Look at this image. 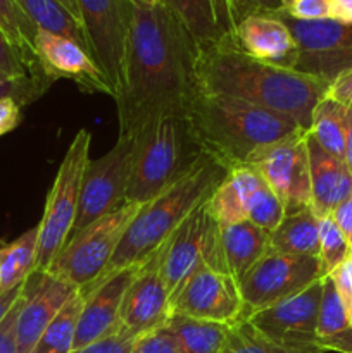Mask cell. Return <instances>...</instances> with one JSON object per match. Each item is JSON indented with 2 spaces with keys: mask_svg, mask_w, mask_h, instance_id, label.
Instances as JSON below:
<instances>
[{
  "mask_svg": "<svg viewBox=\"0 0 352 353\" xmlns=\"http://www.w3.org/2000/svg\"><path fill=\"white\" fill-rule=\"evenodd\" d=\"M190 130L204 154L230 171L247 164L252 154L304 131L283 114L245 100L197 93L190 105Z\"/></svg>",
  "mask_w": 352,
  "mask_h": 353,
  "instance_id": "3957f363",
  "label": "cell"
},
{
  "mask_svg": "<svg viewBox=\"0 0 352 353\" xmlns=\"http://www.w3.org/2000/svg\"><path fill=\"white\" fill-rule=\"evenodd\" d=\"M323 278L304 292L245 317L255 331L275 343L290 348H320L316 345Z\"/></svg>",
  "mask_w": 352,
  "mask_h": 353,
  "instance_id": "5bb4252c",
  "label": "cell"
},
{
  "mask_svg": "<svg viewBox=\"0 0 352 353\" xmlns=\"http://www.w3.org/2000/svg\"><path fill=\"white\" fill-rule=\"evenodd\" d=\"M61 2L64 3V6L68 7V9L71 10V12L75 14V16L79 19V16H78V7H76V0H61Z\"/></svg>",
  "mask_w": 352,
  "mask_h": 353,
  "instance_id": "816d5d0a",
  "label": "cell"
},
{
  "mask_svg": "<svg viewBox=\"0 0 352 353\" xmlns=\"http://www.w3.org/2000/svg\"><path fill=\"white\" fill-rule=\"evenodd\" d=\"M92 134L79 130L66 150L54 183L50 186L41 221L38 226L37 271L45 272L55 261L75 228L79 192L85 169L90 162Z\"/></svg>",
  "mask_w": 352,
  "mask_h": 353,
  "instance_id": "8992f818",
  "label": "cell"
},
{
  "mask_svg": "<svg viewBox=\"0 0 352 353\" xmlns=\"http://www.w3.org/2000/svg\"><path fill=\"white\" fill-rule=\"evenodd\" d=\"M280 19L286 24L299 48L293 71L331 83L352 69V24L335 19L300 21L280 10Z\"/></svg>",
  "mask_w": 352,
  "mask_h": 353,
  "instance_id": "9c48e42d",
  "label": "cell"
},
{
  "mask_svg": "<svg viewBox=\"0 0 352 353\" xmlns=\"http://www.w3.org/2000/svg\"><path fill=\"white\" fill-rule=\"evenodd\" d=\"M0 72H3L9 78H17V76H30L28 74L26 68H24L23 61H21L19 54L6 33L0 28Z\"/></svg>",
  "mask_w": 352,
  "mask_h": 353,
  "instance_id": "b9f144b4",
  "label": "cell"
},
{
  "mask_svg": "<svg viewBox=\"0 0 352 353\" xmlns=\"http://www.w3.org/2000/svg\"><path fill=\"white\" fill-rule=\"evenodd\" d=\"M171 316V295L161 274V248L138 264L124 293L117 326L133 338L166 326Z\"/></svg>",
  "mask_w": 352,
  "mask_h": 353,
  "instance_id": "9a60e30c",
  "label": "cell"
},
{
  "mask_svg": "<svg viewBox=\"0 0 352 353\" xmlns=\"http://www.w3.org/2000/svg\"><path fill=\"white\" fill-rule=\"evenodd\" d=\"M207 199L185 217L161 247V274L171 296L178 292L202 259L204 240L211 221Z\"/></svg>",
  "mask_w": 352,
  "mask_h": 353,
  "instance_id": "d6986e66",
  "label": "cell"
},
{
  "mask_svg": "<svg viewBox=\"0 0 352 353\" xmlns=\"http://www.w3.org/2000/svg\"><path fill=\"white\" fill-rule=\"evenodd\" d=\"M316 345L323 352L352 353V319L328 276L323 278Z\"/></svg>",
  "mask_w": 352,
  "mask_h": 353,
  "instance_id": "d4e9b609",
  "label": "cell"
},
{
  "mask_svg": "<svg viewBox=\"0 0 352 353\" xmlns=\"http://www.w3.org/2000/svg\"><path fill=\"white\" fill-rule=\"evenodd\" d=\"M226 174L228 169L223 168L219 162L207 154L200 155L199 161L183 178H179L166 192L159 193L157 196L140 205L137 216L124 230L116 254L107 265L106 272L90 288L79 293L90 292L100 281L116 274L121 269L147 261L175 233L185 217L219 186Z\"/></svg>",
  "mask_w": 352,
  "mask_h": 353,
  "instance_id": "277c9868",
  "label": "cell"
},
{
  "mask_svg": "<svg viewBox=\"0 0 352 353\" xmlns=\"http://www.w3.org/2000/svg\"><path fill=\"white\" fill-rule=\"evenodd\" d=\"M24 288H26V281H24L23 285L17 286V288L10 290V292L0 293V323L6 319V316L10 312V309L16 305V302L24 293Z\"/></svg>",
  "mask_w": 352,
  "mask_h": 353,
  "instance_id": "7dc6e473",
  "label": "cell"
},
{
  "mask_svg": "<svg viewBox=\"0 0 352 353\" xmlns=\"http://www.w3.org/2000/svg\"><path fill=\"white\" fill-rule=\"evenodd\" d=\"M135 341H137V338L130 336L117 326L107 336L86 345V347L76 348L71 353H131Z\"/></svg>",
  "mask_w": 352,
  "mask_h": 353,
  "instance_id": "74e56055",
  "label": "cell"
},
{
  "mask_svg": "<svg viewBox=\"0 0 352 353\" xmlns=\"http://www.w3.org/2000/svg\"><path fill=\"white\" fill-rule=\"evenodd\" d=\"M344 24H352V0H331V17Z\"/></svg>",
  "mask_w": 352,
  "mask_h": 353,
  "instance_id": "c3c4849f",
  "label": "cell"
},
{
  "mask_svg": "<svg viewBox=\"0 0 352 353\" xmlns=\"http://www.w3.org/2000/svg\"><path fill=\"white\" fill-rule=\"evenodd\" d=\"M330 216L333 217L335 224H337L338 230L342 231V234L345 236V240H347L352 252V196L345 200V202H342Z\"/></svg>",
  "mask_w": 352,
  "mask_h": 353,
  "instance_id": "bcb514c9",
  "label": "cell"
},
{
  "mask_svg": "<svg viewBox=\"0 0 352 353\" xmlns=\"http://www.w3.org/2000/svg\"><path fill=\"white\" fill-rule=\"evenodd\" d=\"M38 226L0 247V293L23 285L37 271Z\"/></svg>",
  "mask_w": 352,
  "mask_h": 353,
  "instance_id": "f1b7e54d",
  "label": "cell"
},
{
  "mask_svg": "<svg viewBox=\"0 0 352 353\" xmlns=\"http://www.w3.org/2000/svg\"><path fill=\"white\" fill-rule=\"evenodd\" d=\"M307 131L292 134L251 155V165L276 193L285 207V214L311 207L309 155Z\"/></svg>",
  "mask_w": 352,
  "mask_h": 353,
  "instance_id": "7c38bea8",
  "label": "cell"
},
{
  "mask_svg": "<svg viewBox=\"0 0 352 353\" xmlns=\"http://www.w3.org/2000/svg\"><path fill=\"white\" fill-rule=\"evenodd\" d=\"M286 14L300 21H320L331 17V0H293Z\"/></svg>",
  "mask_w": 352,
  "mask_h": 353,
  "instance_id": "ab89813d",
  "label": "cell"
},
{
  "mask_svg": "<svg viewBox=\"0 0 352 353\" xmlns=\"http://www.w3.org/2000/svg\"><path fill=\"white\" fill-rule=\"evenodd\" d=\"M345 121L347 107L326 95L314 109L311 128L307 131L320 143V147L342 161L345 148Z\"/></svg>",
  "mask_w": 352,
  "mask_h": 353,
  "instance_id": "4dcf8cb0",
  "label": "cell"
},
{
  "mask_svg": "<svg viewBox=\"0 0 352 353\" xmlns=\"http://www.w3.org/2000/svg\"><path fill=\"white\" fill-rule=\"evenodd\" d=\"M351 255V247L333 217H320V262L323 276H330Z\"/></svg>",
  "mask_w": 352,
  "mask_h": 353,
  "instance_id": "e575fe53",
  "label": "cell"
},
{
  "mask_svg": "<svg viewBox=\"0 0 352 353\" xmlns=\"http://www.w3.org/2000/svg\"><path fill=\"white\" fill-rule=\"evenodd\" d=\"M0 28L19 54L30 76H47L40 68L35 52L37 28L24 16L16 0H0Z\"/></svg>",
  "mask_w": 352,
  "mask_h": 353,
  "instance_id": "f546056e",
  "label": "cell"
},
{
  "mask_svg": "<svg viewBox=\"0 0 352 353\" xmlns=\"http://www.w3.org/2000/svg\"><path fill=\"white\" fill-rule=\"evenodd\" d=\"M202 154L186 117L157 119L133 138V164L124 202L144 205L183 178Z\"/></svg>",
  "mask_w": 352,
  "mask_h": 353,
  "instance_id": "5b68a950",
  "label": "cell"
},
{
  "mask_svg": "<svg viewBox=\"0 0 352 353\" xmlns=\"http://www.w3.org/2000/svg\"><path fill=\"white\" fill-rule=\"evenodd\" d=\"M90 55L102 69L116 99L123 78L124 48L131 2L128 0H76Z\"/></svg>",
  "mask_w": 352,
  "mask_h": 353,
  "instance_id": "8fae6325",
  "label": "cell"
},
{
  "mask_svg": "<svg viewBox=\"0 0 352 353\" xmlns=\"http://www.w3.org/2000/svg\"><path fill=\"white\" fill-rule=\"evenodd\" d=\"M83 296L76 292L66 302L61 312L48 324L31 353H71L75 347L76 327L81 314Z\"/></svg>",
  "mask_w": 352,
  "mask_h": 353,
  "instance_id": "1f68e13d",
  "label": "cell"
},
{
  "mask_svg": "<svg viewBox=\"0 0 352 353\" xmlns=\"http://www.w3.org/2000/svg\"><path fill=\"white\" fill-rule=\"evenodd\" d=\"M231 38L242 52L257 61L278 68L295 69L299 48L278 14H259V16L245 17L237 24Z\"/></svg>",
  "mask_w": 352,
  "mask_h": 353,
  "instance_id": "ffe728a7",
  "label": "cell"
},
{
  "mask_svg": "<svg viewBox=\"0 0 352 353\" xmlns=\"http://www.w3.org/2000/svg\"><path fill=\"white\" fill-rule=\"evenodd\" d=\"M199 48L233 37L235 23L228 0H162Z\"/></svg>",
  "mask_w": 352,
  "mask_h": 353,
  "instance_id": "7402d4cb",
  "label": "cell"
},
{
  "mask_svg": "<svg viewBox=\"0 0 352 353\" xmlns=\"http://www.w3.org/2000/svg\"><path fill=\"white\" fill-rule=\"evenodd\" d=\"M3 78H9V76H6L3 72H0V79H3Z\"/></svg>",
  "mask_w": 352,
  "mask_h": 353,
  "instance_id": "db71d44e",
  "label": "cell"
},
{
  "mask_svg": "<svg viewBox=\"0 0 352 353\" xmlns=\"http://www.w3.org/2000/svg\"><path fill=\"white\" fill-rule=\"evenodd\" d=\"M344 162L352 171V110L347 109V121H345V148Z\"/></svg>",
  "mask_w": 352,
  "mask_h": 353,
  "instance_id": "681fc988",
  "label": "cell"
},
{
  "mask_svg": "<svg viewBox=\"0 0 352 353\" xmlns=\"http://www.w3.org/2000/svg\"><path fill=\"white\" fill-rule=\"evenodd\" d=\"M324 278L320 257L290 255L269 250L238 281L244 319L255 310L273 305L304 292L307 286Z\"/></svg>",
  "mask_w": 352,
  "mask_h": 353,
  "instance_id": "ba28073f",
  "label": "cell"
},
{
  "mask_svg": "<svg viewBox=\"0 0 352 353\" xmlns=\"http://www.w3.org/2000/svg\"><path fill=\"white\" fill-rule=\"evenodd\" d=\"M228 178L240 192L247 221L273 233L285 217V207L268 183L247 164L231 168L228 171Z\"/></svg>",
  "mask_w": 352,
  "mask_h": 353,
  "instance_id": "603a6c76",
  "label": "cell"
},
{
  "mask_svg": "<svg viewBox=\"0 0 352 353\" xmlns=\"http://www.w3.org/2000/svg\"><path fill=\"white\" fill-rule=\"evenodd\" d=\"M166 327L175 334L185 353H219L226 341L230 324L171 314Z\"/></svg>",
  "mask_w": 352,
  "mask_h": 353,
  "instance_id": "83f0119b",
  "label": "cell"
},
{
  "mask_svg": "<svg viewBox=\"0 0 352 353\" xmlns=\"http://www.w3.org/2000/svg\"><path fill=\"white\" fill-rule=\"evenodd\" d=\"M138 209V203L123 202L113 212L72 234L45 272L57 276L76 292H85L106 272L124 230L137 216Z\"/></svg>",
  "mask_w": 352,
  "mask_h": 353,
  "instance_id": "52a82bcc",
  "label": "cell"
},
{
  "mask_svg": "<svg viewBox=\"0 0 352 353\" xmlns=\"http://www.w3.org/2000/svg\"><path fill=\"white\" fill-rule=\"evenodd\" d=\"M207 210H209V216L221 228L247 221L240 192L235 186V183L228 178V174L207 199Z\"/></svg>",
  "mask_w": 352,
  "mask_h": 353,
  "instance_id": "836d02e7",
  "label": "cell"
},
{
  "mask_svg": "<svg viewBox=\"0 0 352 353\" xmlns=\"http://www.w3.org/2000/svg\"><path fill=\"white\" fill-rule=\"evenodd\" d=\"M24 292H26V288H24ZM23 300H24V293L21 295V299L17 300L16 305L10 309V312L7 314L6 319L0 323V353H17L16 327H17V316H19Z\"/></svg>",
  "mask_w": 352,
  "mask_h": 353,
  "instance_id": "7bdbcfd3",
  "label": "cell"
},
{
  "mask_svg": "<svg viewBox=\"0 0 352 353\" xmlns=\"http://www.w3.org/2000/svg\"><path fill=\"white\" fill-rule=\"evenodd\" d=\"M76 290L50 272H38L28 278L23 305L17 316V353H31L48 324Z\"/></svg>",
  "mask_w": 352,
  "mask_h": 353,
  "instance_id": "e0dca14e",
  "label": "cell"
},
{
  "mask_svg": "<svg viewBox=\"0 0 352 353\" xmlns=\"http://www.w3.org/2000/svg\"><path fill=\"white\" fill-rule=\"evenodd\" d=\"M131 353H185L175 334L166 326L137 338Z\"/></svg>",
  "mask_w": 352,
  "mask_h": 353,
  "instance_id": "8d00e7d4",
  "label": "cell"
},
{
  "mask_svg": "<svg viewBox=\"0 0 352 353\" xmlns=\"http://www.w3.org/2000/svg\"><path fill=\"white\" fill-rule=\"evenodd\" d=\"M171 314L235 324L244 319L238 283L230 274L214 271L202 261L171 296Z\"/></svg>",
  "mask_w": 352,
  "mask_h": 353,
  "instance_id": "4fadbf2b",
  "label": "cell"
},
{
  "mask_svg": "<svg viewBox=\"0 0 352 353\" xmlns=\"http://www.w3.org/2000/svg\"><path fill=\"white\" fill-rule=\"evenodd\" d=\"M137 269L138 265L121 269L116 274L100 281L90 292L79 293L83 296V307L72 350L86 347L116 330L124 293L133 281Z\"/></svg>",
  "mask_w": 352,
  "mask_h": 353,
  "instance_id": "ac0fdd59",
  "label": "cell"
},
{
  "mask_svg": "<svg viewBox=\"0 0 352 353\" xmlns=\"http://www.w3.org/2000/svg\"><path fill=\"white\" fill-rule=\"evenodd\" d=\"M219 353H324L321 348H290L255 331L245 319L231 324Z\"/></svg>",
  "mask_w": 352,
  "mask_h": 353,
  "instance_id": "d6a6232c",
  "label": "cell"
},
{
  "mask_svg": "<svg viewBox=\"0 0 352 353\" xmlns=\"http://www.w3.org/2000/svg\"><path fill=\"white\" fill-rule=\"evenodd\" d=\"M16 2L37 30L69 38L88 50L81 21L61 0H16Z\"/></svg>",
  "mask_w": 352,
  "mask_h": 353,
  "instance_id": "4316f807",
  "label": "cell"
},
{
  "mask_svg": "<svg viewBox=\"0 0 352 353\" xmlns=\"http://www.w3.org/2000/svg\"><path fill=\"white\" fill-rule=\"evenodd\" d=\"M195 54V41L164 3H131L123 78L114 99L117 137L133 140L157 119L186 117L199 93Z\"/></svg>",
  "mask_w": 352,
  "mask_h": 353,
  "instance_id": "6da1fadb",
  "label": "cell"
},
{
  "mask_svg": "<svg viewBox=\"0 0 352 353\" xmlns=\"http://www.w3.org/2000/svg\"><path fill=\"white\" fill-rule=\"evenodd\" d=\"M235 28L248 16L276 14L283 10V0H228Z\"/></svg>",
  "mask_w": 352,
  "mask_h": 353,
  "instance_id": "f35d334b",
  "label": "cell"
},
{
  "mask_svg": "<svg viewBox=\"0 0 352 353\" xmlns=\"http://www.w3.org/2000/svg\"><path fill=\"white\" fill-rule=\"evenodd\" d=\"M48 76H17V78L0 79V100L12 99L21 107L33 103L52 86Z\"/></svg>",
  "mask_w": 352,
  "mask_h": 353,
  "instance_id": "d590c367",
  "label": "cell"
},
{
  "mask_svg": "<svg viewBox=\"0 0 352 353\" xmlns=\"http://www.w3.org/2000/svg\"><path fill=\"white\" fill-rule=\"evenodd\" d=\"M128 2L135 3V6H147V7H152V6H157V3H161L162 0H128Z\"/></svg>",
  "mask_w": 352,
  "mask_h": 353,
  "instance_id": "f907efd6",
  "label": "cell"
},
{
  "mask_svg": "<svg viewBox=\"0 0 352 353\" xmlns=\"http://www.w3.org/2000/svg\"><path fill=\"white\" fill-rule=\"evenodd\" d=\"M271 250L320 257V217L311 207L285 214L271 233Z\"/></svg>",
  "mask_w": 352,
  "mask_h": 353,
  "instance_id": "484cf974",
  "label": "cell"
},
{
  "mask_svg": "<svg viewBox=\"0 0 352 353\" xmlns=\"http://www.w3.org/2000/svg\"><path fill=\"white\" fill-rule=\"evenodd\" d=\"M328 278L333 283L335 290H337L349 317L352 319V255L344 264L338 265Z\"/></svg>",
  "mask_w": 352,
  "mask_h": 353,
  "instance_id": "60d3db41",
  "label": "cell"
},
{
  "mask_svg": "<svg viewBox=\"0 0 352 353\" xmlns=\"http://www.w3.org/2000/svg\"><path fill=\"white\" fill-rule=\"evenodd\" d=\"M293 3V0H283V9H286V7H290Z\"/></svg>",
  "mask_w": 352,
  "mask_h": 353,
  "instance_id": "f5cc1de1",
  "label": "cell"
},
{
  "mask_svg": "<svg viewBox=\"0 0 352 353\" xmlns=\"http://www.w3.org/2000/svg\"><path fill=\"white\" fill-rule=\"evenodd\" d=\"M21 110L23 107L12 99L0 100V137L16 130L21 123Z\"/></svg>",
  "mask_w": 352,
  "mask_h": 353,
  "instance_id": "f6af8a7d",
  "label": "cell"
},
{
  "mask_svg": "<svg viewBox=\"0 0 352 353\" xmlns=\"http://www.w3.org/2000/svg\"><path fill=\"white\" fill-rule=\"evenodd\" d=\"M131 164H133V140L117 137L116 143L107 154L92 161L85 169L79 192L78 214H76L72 234H78L90 224L124 202L130 185ZM69 236V238H71Z\"/></svg>",
  "mask_w": 352,
  "mask_h": 353,
  "instance_id": "30bf717a",
  "label": "cell"
},
{
  "mask_svg": "<svg viewBox=\"0 0 352 353\" xmlns=\"http://www.w3.org/2000/svg\"><path fill=\"white\" fill-rule=\"evenodd\" d=\"M224 262L235 281H240L269 250L271 233L251 221L221 228Z\"/></svg>",
  "mask_w": 352,
  "mask_h": 353,
  "instance_id": "cb8c5ba5",
  "label": "cell"
},
{
  "mask_svg": "<svg viewBox=\"0 0 352 353\" xmlns=\"http://www.w3.org/2000/svg\"><path fill=\"white\" fill-rule=\"evenodd\" d=\"M35 52L40 68L52 81L69 79L86 93H106L113 97L102 69L97 65L86 48L69 38L37 31Z\"/></svg>",
  "mask_w": 352,
  "mask_h": 353,
  "instance_id": "2e32d148",
  "label": "cell"
},
{
  "mask_svg": "<svg viewBox=\"0 0 352 353\" xmlns=\"http://www.w3.org/2000/svg\"><path fill=\"white\" fill-rule=\"evenodd\" d=\"M309 155L311 209L317 217H326L352 196V171L342 159L328 154L316 140L306 134Z\"/></svg>",
  "mask_w": 352,
  "mask_h": 353,
  "instance_id": "44dd1931",
  "label": "cell"
},
{
  "mask_svg": "<svg viewBox=\"0 0 352 353\" xmlns=\"http://www.w3.org/2000/svg\"><path fill=\"white\" fill-rule=\"evenodd\" d=\"M195 81L200 93L233 97L275 110L304 131H309L314 109L330 86L324 79L251 57L231 37L211 47H197Z\"/></svg>",
  "mask_w": 352,
  "mask_h": 353,
  "instance_id": "7a4b0ae2",
  "label": "cell"
},
{
  "mask_svg": "<svg viewBox=\"0 0 352 353\" xmlns=\"http://www.w3.org/2000/svg\"><path fill=\"white\" fill-rule=\"evenodd\" d=\"M326 95L352 110V69L330 83Z\"/></svg>",
  "mask_w": 352,
  "mask_h": 353,
  "instance_id": "ee69618b",
  "label": "cell"
}]
</instances>
